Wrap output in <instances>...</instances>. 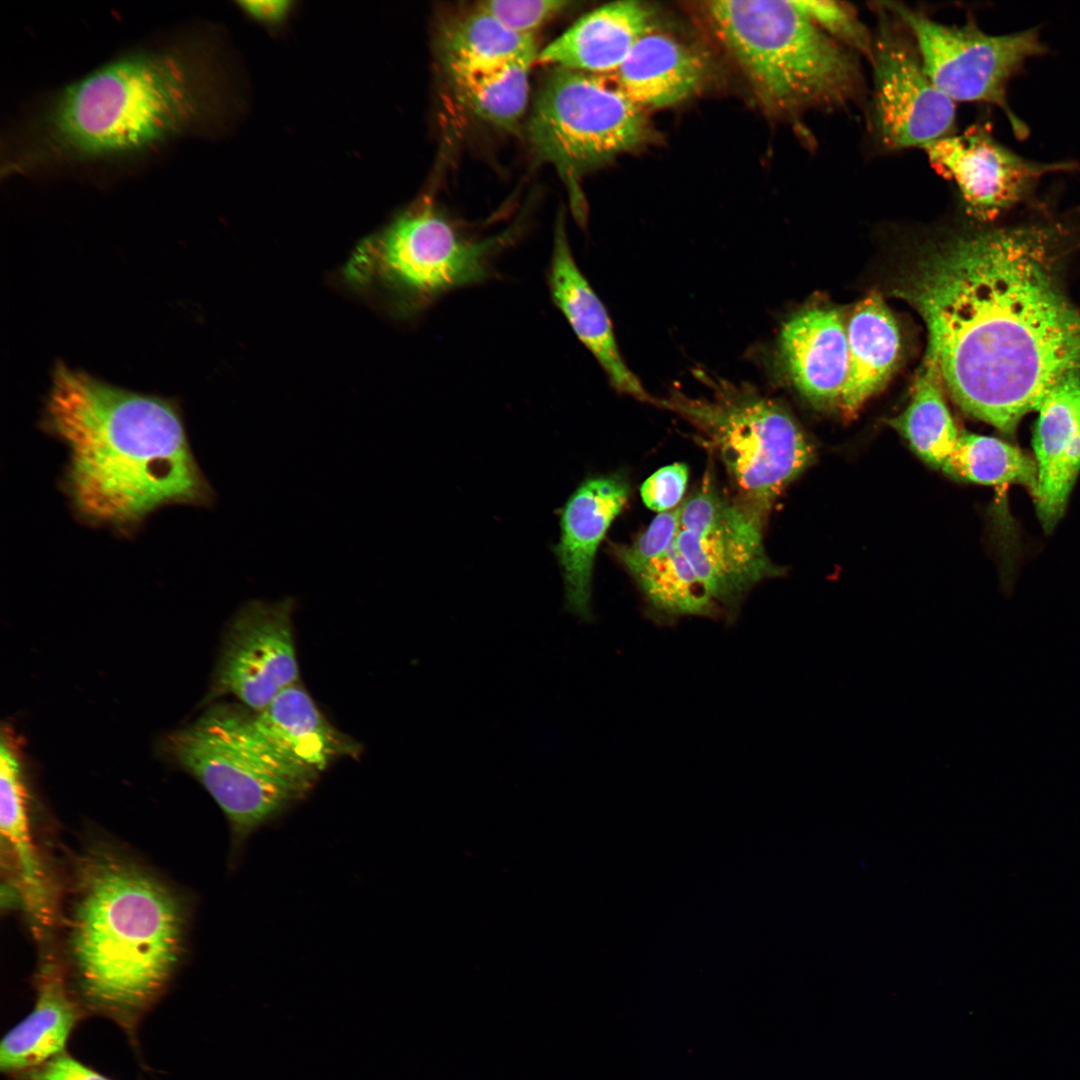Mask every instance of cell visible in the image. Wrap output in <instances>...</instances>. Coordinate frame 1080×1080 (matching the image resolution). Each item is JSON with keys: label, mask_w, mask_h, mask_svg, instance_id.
Segmentation results:
<instances>
[{"label": "cell", "mask_w": 1080, "mask_h": 1080, "mask_svg": "<svg viewBox=\"0 0 1080 1080\" xmlns=\"http://www.w3.org/2000/svg\"><path fill=\"white\" fill-rule=\"evenodd\" d=\"M1057 232L1032 224L960 238L895 291L925 322V356L955 403L1004 433L1080 368V310L1045 249Z\"/></svg>", "instance_id": "6da1fadb"}, {"label": "cell", "mask_w": 1080, "mask_h": 1080, "mask_svg": "<svg viewBox=\"0 0 1080 1080\" xmlns=\"http://www.w3.org/2000/svg\"><path fill=\"white\" fill-rule=\"evenodd\" d=\"M911 33L924 70L935 86L954 102H977L998 107L1017 138L1029 134L1025 122L1011 109L1010 81L1048 47L1037 27L990 34L975 22L947 25L911 10L902 3H884Z\"/></svg>", "instance_id": "30bf717a"}, {"label": "cell", "mask_w": 1080, "mask_h": 1080, "mask_svg": "<svg viewBox=\"0 0 1080 1080\" xmlns=\"http://www.w3.org/2000/svg\"><path fill=\"white\" fill-rule=\"evenodd\" d=\"M256 730L292 767L316 780L334 761L354 752V744L323 716L298 683L252 714Z\"/></svg>", "instance_id": "d6986e66"}, {"label": "cell", "mask_w": 1080, "mask_h": 1080, "mask_svg": "<svg viewBox=\"0 0 1080 1080\" xmlns=\"http://www.w3.org/2000/svg\"><path fill=\"white\" fill-rule=\"evenodd\" d=\"M661 404L704 434L736 487L738 501L763 519L813 460V447L793 417L756 392L726 384L712 398L672 391Z\"/></svg>", "instance_id": "ba28073f"}, {"label": "cell", "mask_w": 1080, "mask_h": 1080, "mask_svg": "<svg viewBox=\"0 0 1080 1080\" xmlns=\"http://www.w3.org/2000/svg\"><path fill=\"white\" fill-rule=\"evenodd\" d=\"M633 578L654 619L663 624L684 617L721 619L713 598L676 541Z\"/></svg>", "instance_id": "4316f807"}, {"label": "cell", "mask_w": 1080, "mask_h": 1080, "mask_svg": "<svg viewBox=\"0 0 1080 1080\" xmlns=\"http://www.w3.org/2000/svg\"><path fill=\"white\" fill-rule=\"evenodd\" d=\"M35 984L33 1010L0 1045V1069L10 1078L64 1052L75 1026L86 1016L67 974L52 958L42 961Z\"/></svg>", "instance_id": "ffe728a7"}, {"label": "cell", "mask_w": 1080, "mask_h": 1080, "mask_svg": "<svg viewBox=\"0 0 1080 1080\" xmlns=\"http://www.w3.org/2000/svg\"><path fill=\"white\" fill-rule=\"evenodd\" d=\"M779 353L792 384L811 404L839 410L849 348L837 310L813 307L793 315L781 330Z\"/></svg>", "instance_id": "e0dca14e"}, {"label": "cell", "mask_w": 1080, "mask_h": 1080, "mask_svg": "<svg viewBox=\"0 0 1080 1080\" xmlns=\"http://www.w3.org/2000/svg\"><path fill=\"white\" fill-rule=\"evenodd\" d=\"M13 1080H111L87 1067L66 1051L11 1077Z\"/></svg>", "instance_id": "836d02e7"}, {"label": "cell", "mask_w": 1080, "mask_h": 1080, "mask_svg": "<svg viewBox=\"0 0 1080 1080\" xmlns=\"http://www.w3.org/2000/svg\"><path fill=\"white\" fill-rule=\"evenodd\" d=\"M846 330L849 368L838 411L850 417L885 385L895 370L901 335L890 309L875 292L856 305Z\"/></svg>", "instance_id": "603a6c76"}, {"label": "cell", "mask_w": 1080, "mask_h": 1080, "mask_svg": "<svg viewBox=\"0 0 1080 1080\" xmlns=\"http://www.w3.org/2000/svg\"><path fill=\"white\" fill-rule=\"evenodd\" d=\"M680 514L681 505L661 512L633 544L613 545V554L632 577L673 545L680 531Z\"/></svg>", "instance_id": "4dcf8cb0"}, {"label": "cell", "mask_w": 1080, "mask_h": 1080, "mask_svg": "<svg viewBox=\"0 0 1080 1080\" xmlns=\"http://www.w3.org/2000/svg\"><path fill=\"white\" fill-rule=\"evenodd\" d=\"M1033 446L1038 517L1051 532L1063 515L1080 471V374L1071 372L1056 382L1038 408Z\"/></svg>", "instance_id": "9a60e30c"}, {"label": "cell", "mask_w": 1080, "mask_h": 1080, "mask_svg": "<svg viewBox=\"0 0 1080 1080\" xmlns=\"http://www.w3.org/2000/svg\"><path fill=\"white\" fill-rule=\"evenodd\" d=\"M651 13L636 1L599 7L577 20L539 51L537 64L610 75L652 28Z\"/></svg>", "instance_id": "ac0fdd59"}, {"label": "cell", "mask_w": 1080, "mask_h": 1080, "mask_svg": "<svg viewBox=\"0 0 1080 1080\" xmlns=\"http://www.w3.org/2000/svg\"><path fill=\"white\" fill-rule=\"evenodd\" d=\"M74 880L69 984L86 1016L112 1020L135 1041L180 961L183 906L151 873L103 849L80 857Z\"/></svg>", "instance_id": "277c9868"}, {"label": "cell", "mask_w": 1080, "mask_h": 1080, "mask_svg": "<svg viewBox=\"0 0 1080 1080\" xmlns=\"http://www.w3.org/2000/svg\"><path fill=\"white\" fill-rule=\"evenodd\" d=\"M941 470L950 477L985 485L1017 483L1034 495L1037 466L1018 448L994 437L960 432Z\"/></svg>", "instance_id": "83f0119b"}, {"label": "cell", "mask_w": 1080, "mask_h": 1080, "mask_svg": "<svg viewBox=\"0 0 1080 1080\" xmlns=\"http://www.w3.org/2000/svg\"><path fill=\"white\" fill-rule=\"evenodd\" d=\"M208 47L179 40L100 65L55 92L14 134L7 174L143 154L202 128L220 108Z\"/></svg>", "instance_id": "3957f363"}, {"label": "cell", "mask_w": 1080, "mask_h": 1080, "mask_svg": "<svg viewBox=\"0 0 1080 1080\" xmlns=\"http://www.w3.org/2000/svg\"><path fill=\"white\" fill-rule=\"evenodd\" d=\"M630 485L623 474L582 482L561 510L560 538L554 547L562 570L566 609L590 621L595 556L614 519L626 505Z\"/></svg>", "instance_id": "5bb4252c"}, {"label": "cell", "mask_w": 1080, "mask_h": 1080, "mask_svg": "<svg viewBox=\"0 0 1080 1080\" xmlns=\"http://www.w3.org/2000/svg\"><path fill=\"white\" fill-rule=\"evenodd\" d=\"M548 284L554 304L593 354L611 385L619 392L652 402L623 360L608 312L576 264L562 214L555 223Z\"/></svg>", "instance_id": "2e32d148"}, {"label": "cell", "mask_w": 1080, "mask_h": 1080, "mask_svg": "<svg viewBox=\"0 0 1080 1080\" xmlns=\"http://www.w3.org/2000/svg\"><path fill=\"white\" fill-rule=\"evenodd\" d=\"M43 424L68 448L64 487L83 520L129 528L166 505L214 503L179 410L168 399L58 362Z\"/></svg>", "instance_id": "7a4b0ae2"}, {"label": "cell", "mask_w": 1080, "mask_h": 1080, "mask_svg": "<svg viewBox=\"0 0 1080 1080\" xmlns=\"http://www.w3.org/2000/svg\"><path fill=\"white\" fill-rule=\"evenodd\" d=\"M237 4L249 17L266 25L282 23L292 9L290 0L238 1Z\"/></svg>", "instance_id": "e575fe53"}, {"label": "cell", "mask_w": 1080, "mask_h": 1080, "mask_svg": "<svg viewBox=\"0 0 1080 1080\" xmlns=\"http://www.w3.org/2000/svg\"><path fill=\"white\" fill-rule=\"evenodd\" d=\"M796 4L827 35L871 58L873 37L848 4L828 0H798Z\"/></svg>", "instance_id": "f546056e"}, {"label": "cell", "mask_w": 1080, "mask_h": 1080, "mask_svg": "<svg viewBox=\"0 0 1080 1080\" xmlns=\"http://www.w3.org/2000/svg\"><path fill=\"white\" fill-rule=\"evenodd\" d=\"M936 172L958 188L967 213L992 221L1028 199L1049 175L1080 170L1075 161H1039L1002 144L989 124H974L924 148Z\"/></svg>", "instance_id": "7c38bea8"}, {"label": "cell", "mask_w": 1080, "mask_h": 1080, "mask_svg": "<svg viewBox=\"0 0 1080 1080\" xmlns=\"http://www.w3.org/2000/svg\"><path fill=\"white\" fill-rule=\"evenodd\" d=\"M571 4L565 0H493L477 3L508 29L527 36H535L537 30L567 11Z\"/></svg>", "instance_id": "1f68e13d"}, {"label": "cell", "mask_w": 1080, "mask_h": 1080, "mask_svg": "<svg viewBox=\"0 0 1080 1080\" xmlns=\"http://www.w3.org/2000/svg\"><path fill=\"white\" fill-rule=\"evenodd\" d=\"M680 528L700 537L747 545H762L763 518L723 496L709 482L681 504Z\"/></svg>", "instance_id": "f1b7e54d"}, {"label": "cell", "mask_w": 1080, "mask_h": 1080, "mask_svg": "<svg viewBox=\"0 0 1080 1080\" xmlns=\"http://www.w3.org/2000/svg\"><path fill=\"white\" fill-rule=\"evenodd\" d=\"M165 747L221 808L238 845L315 782L272 749L256 730L252 714L231 704L215 705L174 731Z\"/></svg>", "instance_id": "8992f818"}, {"label": "cell", "mask_w": 1080, "mask_h": 1080, "mask_svg": "<svg viewBox=\"0 0 1080 1080\" xmlns=\"http://www.w3.org/2000/svg\"><path fill=\"white\" fill-rule=\"evenodd\" d=\"M888 423L923 461L942 468L956 446L960 431L944 400L937 366L930 358L925 356L916 375L909 405Z\"/></svg>", "instance_id": "484cf974"}, {"label": "cell", "mask_w": 1080, "mask_h": 1080, "mask_svg": "<svg viewBox=\"0 0 1080 1080\" xmlns=\"http://www.w3.org/2000/svg\"><path fill=\"white\" fill-rule=\"evenodd\" d=\"M641 107L611 75L553 67L534 100L526 136L537 158L568 182L644 142Z\"/></svg>", "instance_id": "9c48e42d"}, {"label": "cell", "mask_w": 1080, "mask_h": 1080, "mask_svg": "<svg viewBox=\"0 0 1080 1080\" xmlns=\"http://www.w3.org/2000/svg\"><path fill=\"white\" fill-rule=\"evenodd\" d=\"M873 37L874 122L891 149L922 147L951 134L955 102L924 70L913 45L899 33L882 6Z\"/></svg>", "instance_id": "8fae6325"}, {"label": "cell", "mask_w": 1080, "mask_h": 1080, "mask_svg": "<svg viewBox=\"0 0 1080 1080\" xmlns=\"http://www.w3.org/2000/svg\"><path fill=\"white\" fill-rule=\"evenodd\" d=\"M511 228L477 238L461 230L432 201L422 200L363 240L345 269L358 285L385 288L405 311L487 280L496 258L513 240Z\"/></svg>", "instance_id": "52a82bcc"}, {"label": "cell", "mask_w": 1080, "mask_h": 1080, "mask_svg": "<svg viewBox=\"0 0 1080 1080\" xmlns=\"http://www.w3.org/2000/svg\"><path fill=\"white\" fill-rule=\"evenodd\" d=\"M688 476V467L684 463L658 469L640 488L644 504L659 513L674 509L686 491Z\"/></svg>", "instance_id": "d6a6232c"}, {"label": "cell", "mask_w": 1080, "mask_h": 1080, "mask_svg": "<svg viewBox=\"0 0 1080 1080\" xmlns=\"http://www.w3.org/2000/svg\"><path fill=\"white\" fill-rule=\"evenodd\" d=\"M440 51L447 73L478 69L539 54L535 36L518 34L478 5L443 28Z\"/></svg>", "instance_id": "cb8c5ba5"}, {"label": "cell", "mask_w": 1080, "mask_h": 1080, "mask_svg": "<svg viewBox=\"0 0 1080 1080\" xmlns=\"http://www.w3.org/2000/svg\"><path fill=\"white\" fill-rule=\"evenodd\" d=\"M295 600H251L234 615L216 668L213 694L232 695L254 713L298 683Z\"/></svg>", "instance_id": "4fadbf2b"}, {"label": "cell", "mask_w": 1080, "mask_h": 1080, "mask_svg": "<svg viewBox=\"0 0 1080 1080\" xmlns=\"http://www.w3.org/2000/svg\"><path fill=\"white\" fill-rule=\"evenodd\" d=\"M705 73V62L698 53L651 29L610 75L624 94L643 109L682 102L698 90Z\"/></svg>", "instance_id": "44dd1931"}, {"label": "cell", "mask_w": 1080, "mask_h": 1080, "mask_svg": "<svg viewBox=\"0 0 1080 1080\" xmlns=\"http://www.w3.org/2000/svg\"><path fill=\"white\" fill-rule=\"evenodd\" d=\"M533 64L535 60L521 58L448 75L456 96L475 116L513 131L528 107Z\"/></svg>", "instance_id": "d4e9b609"}, {"label": "cell", "mask_w": 1080, "mask_h": 1080, "mask_svg": "<svg viewBox=\"0 0 1080 1080\" xmlns=\"http://www.w3.org/2000/svg\"><path fill=\"white\" fill-rule=\"evenodd\" d=\"M16 746L7 731L0 749V830L3 849L13 866L17 890L35 929L52 922L50 893L42 864L33 845L27 791Z\"/></svg>", "instance_id": "7402d4cb"}, {"label": "cell", "mask_w": 1080, "mask_h": 1080, "mask_svg": "<svg viewBox=\"0 0 1080 1080\" xmlns=\"http://www.w3.org/2000/svg\"><path fill=\"white\" fill-rule=\"evenodd\" d=\"M706 11L760 99L774 111L834 109L859 94L853 51L823 32L795 1H709Z\"/></svg>", "instance_id": "5b68a950"}]
</instances>
